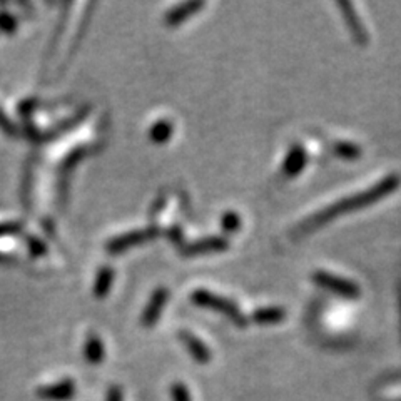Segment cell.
<instances>
[{"label":"cell","mask_w":401,"mask_h":401,"mask_svg":"<svg viewBox=\"0 0 401 401\" xmlns=\"http://www.w3.org/2000/svg\"><path fill=\"white\" fill-rule=\"evenodd\" d=\"M398 186H400L398 176L384 177L383 181L378 182V184L373 186L371 189L365 191V193L354 194V196H351V197H346V199H343L340 202H336V204L329 206V208H326L325 211L318 213L316 216H313L311 219H307L306 223L301 226V229H299V235H305V232H307V231H313V229L321 228L323 224L328 223V221H331V219H334V217L341 216V214L354 211V209L366 208V206L373 204V202L381 199V197L388 196V194L393 193V191L398 188Z\"/></svg>","instance_id":"6da1fadb"},{"label":"cell","mask_w":401,"mask_h":401,"mask_svg":"<svg viewBox=\"0 0 401 401\" xmlns=\"http://www.w3.org/2000/svg\"><path fill=\"white\" fill-rule=\"evenodd\" d=\"M193 301L199 306L209 307V310H214V311H219V313H223L226 314V316L231 318L236 325H239V326L246 325V319H244L243 314H241L239 307H237L232 301H229V299L221 298V296L209 293V291H206V290H196L193 293Z\"/></svg>","instance_id":"7a4b0ae2"},{"label":"cell","mask_w":401,"mask_h":401,"mask_svg":"<svg viewBox=\"0 0 401 401\" xmlns=\"http://www.w3.org/2000/svg\"><path fill=\"white\" fill-rule=\"evenodd\" d=\"M314 281L321 286H325L326 290L334 291V293L345 296V298H358L360 296V288L356 284L348 281V279L340 278V276H333L329 272L325 271H318L314 272Z\"/></svg>","instance_id":"3957f363"},{"label":"cell","mask_w":401,"mask_h":401,"mask_svg":"<svg viewBox=\"0 0 401 401\" xmlns=\"http://www.w3.org/2000/svg\"><path fill=\"white\" fill-rule=\"evenodd\" d=\"M158 236V229H142V231H131L126 235L114 237L111 243L107 244V249L111 252H120L124 249H129L132 246H138V244L146 243L147 239H153Z\"/></svg>","instance_id":"277c9868"},{"label":"cell","mask_w":401,"mask_h":401,"mask_svg":"<svg viewBox=\"0 0 401 401\" xmlns=\"http://www.w3.org/2000/svg\"><path fill=\"white\" fill-rule=\"evenodd\" d=\"M37 395L47 401H69L76 395V383L72 380H62L56 384L42 387L37 391Z\"/></svg>","instance_id":"5b68a950"},{"label":"cell","mask_w":401,"mask_h":401,"mask_svg":"<svg viewBox=\"0 0 401 401\" xmlns=\"http://www.w3.org/2000/svg\"><path fill=\"white\" fill-rule=\"evenodd\" d=\"M167 296H169V291L166 288H161V290H155L151 301L147 303L146 310L142 313V325L144 326H154L158 323L159 316L162 313V307H164Z\"/></svg>","instance_id":"8992f818"},{"label":"cell","mask_w":401,"mask_h":401,"mask_svg":"<svg viewBox=\"0 0 401 401\" xmlns=\"http://www.w3.org/2000/svg\"><path fill=\"white\" fill-rule=\"evenodd\" d=\"M226 248H228V241H224L223 237H208V239L196 241V243H191L188 246H182L181 252L184 256H197L211 251H223Z\"/></svg>","instance_id":"52a82bcc"},{"label":"cell","mask_w":401,"mask_h":401,"mask_svg":"<svg viewBox=\"0 0 401 401\" xmlns=\"http://www.w3.org/2000/svg\"><path fill=\"white\" fill-rule=\"evenodd\" d=\"M179 338H181V341L184 343L186 348H188V351L191 353V356H193L197 363L206 365L211 360V353H209L208 346H206L199 338L194 336L193 333H189V331H181V333H179Z\"/></svg>","instance_id":"ba28073f"},{"label":"cell","mask_w":401,"mask_h":401,"mask_svg":"<svg viewBox=\"0 0 401 401\" xmlns=\"http://www.w3.org/2000/svg\"><path fill=\"white\" fill-rule=\"evenodd\" d=\"M338 6H340V9L343 10V15H345L346 22H348V27L349 30H351L353 37L356 39L358 44H366L368 42V34H366L363 24H361L360 21H358L356 14H354L351 3L348 2H338Z\"/></svg>","instance_id":"9c48e42d"},{"label":"cell","mask_w":401,"mask_h":401,"mask_svg":"<svg viewBox=\"0 0 401 401\" xmlns=\"http://www.w3.org/2000/svg\"><path fill=\"white\" fill-rule=\"evenodd\" d=\"M204 7V3L202 2H186V3H181V6H177L176 9H171L169 14L166 15V22L169 25H177L181 24V22H184L186 19L191 17L194 12H197V10L202 9Z\"/></svg>","instance_id":"30bf717a"},{"label":"cell","mask_w":401,"mask_h":401,"mask_svg":"<svg viewBox=\"0 0 401 401\" xmlns=\"http://www.w3.org/2000/svg\"><path fill=\"white\" fill-rule=\"evenodd\" d=\"M305 164H306L305 149H303L301 146H293V149H291L290 154H288L286 161H284L283 173L286 174V176L293 177L303 169V167H305Z\"/></svg>","instance_id":"8fae6325"},{"label":"cell","mask_w":401,"mask_h":401,"mask_svg":"<svg viewBox=\"0 0 401 401\" xmlns=\"http://www.w3.org/2000/svg\"><path fill=\"white\" fill-rule=\"evenodd\" d=\"M84 354H85V360H87L91 365H99L100 361L104 360V345H102V341L96 336V334H91V336H89L87 343H85Z\"/></svg>","instance_id":"7c38bea8"},{"label":"cell","mask_w":401,"mask_h":401,"mask_svg":"<svg viewBox=\"0 0 401 401\" xmlns=\"http://www.w3.org/2000/svg\"><path fill=\"white\" fill-rule=\"evenodd\" d=\"M284 316H286V313L281 307H263V310L256 311L252 319L259 325H276V323H281Z\"/></svg>","instance_id":"4fadbf2b"},{"label":"cell","mask_w":401,"mask_h":401,"mask_svg":"<svg viewBox=\"0 0 401 401\" xmlns=\"http://www.w3.org/2000/svg\"><path fill=\"white\" fill-rule=\"evenodd\" d=\"M112 279H114V271H112L109 266L102 268V270L99 271L96 286H94V294L97 296V298H104V296L109 293V290H111V286H112Z\"/></svg>","instance_id":"5bb4252c"},{"label":"cell","mask_w":401,"mask_h":401,"mask_svg":"<svg viewBox=\"0 0 401 401\" xmlns=\"http://www.w3.org/2000/svg\"><path fill=\"white\" fill-rule=\"evenodd\" d=\"M171 134H173V124L169 120H159L151 129V139L158 144L166 142L171 138Z\"/></svg>","instance_id":"9a60e30c"},{"label":"cell","mask_w":401,"mask_h":401,"mask_svg":"<svg viewBox=\"0 0 401 401\" xmlns=\"http://www.w3.org/2000/svg\"><path fill=\"white\" fill-rule=\"evenodd\" d=\"M334 153L345 159H356L361 155V147H358L353 142H338L334 146Z\"/></svg>","instance_id":"2e32d148"},{"label":"cell","mask_w":401,"mask_h":401,"mask_svg":"<svg viewBox=\"0 0 401 401\" xmlns=\"http://www.w3.org/2000/svg\"><path fill=\"white\" fill-rule=\"evenodd\" d=\"M241 226V217L236 213L229 211L223 216V229L226 232H236Z\"/></svg>","instance_id":"e0dca14e"},{"label":"cell","mask_w":401,"mask_h":401,"mask_svg":"<svg viewBox=\"0 0 401 401\" xmlns=\"http://www.w3.org/2000/svg\"><path fill=\"white\" fill-rule=\"evenodd\" d=\"M171 396H173V401H191L189 389L182 383H174L171 387Z\"/></svg>","instance_id":"ac0fdd59"},{"label":"cell","mask_w":401,"mask_h":401,"mask_svg":"<svg viewBox=\"0 0 401 401\" xmlns=\"http://www.w3.org/2000/svg\"><path fill=\"white\" fill-rule=\"evenodd\" d=\"M15 25H17L15 17L9 14H0V29L6 30V32H14Z\"/></svg>","instance_id":"d6986e66"},{"label":"cell","mask_w":401,"mask_h":401,"mask_svg":"<svg viewBox=\"0 0 401 401\" xmlns=\"http://www.w3.org/2000/svg\"><path fill=\"white\" fill-rule=\"evenodd\" d=\"M0 127H2V129L6 131L9 136H15V132H17V131H15L14 124L10 122L9 118H7V116L3 114L2 111H0Z\"/></svg>","instance_id":"ffe728a7"},{"label":"cell","mask_w":401,"mask_h":401,"mask_svg":"<svg viewBox=\"0 0 401 401\" xmlns=\"http://www.w3.org/2000/svg\"><path fill=\"white\" fill-rule=\"evenodd\" d=\"M106 401H124V393L122 389L119 387H111L107 391V396H106Z\"/></svg>","instance_id":"44dd1931"},{"label":"cell","mask_w":401,"mask_h":401,"mask_svg":"<svg viewBox=\"0 0 401 401\" xmlns=\"http://www.w3.org/2000/svg\"><path fill=\"white\" fill-rule=\"evenodd\" d=\"M169 237H171V241H173V243L181 244L182 243V231H181V228H177V226H176V228L171 229Z\"/></svg>","instance_id":"7402d4cb"},{"label":"cell","mask_w":401,"mask_h":401,"mask_svg":"<svg viewBox=\"0 0 401 401\" xmlns=\"http://www.w3.org/2000/svg\"><path fill=\"white\" fill-rule=\"evenodd\" d=\"M19 228H21V224H2L0 226V235H9V232H17Z\"/></svg>","instance_id":"603a6c76"},{"label":"cell","mask_w":401,"mask_h":401,"mask_svg":"<svg viewBox=\"0 0 401 401\" xmlns=\"http://www.w3.org/2000/svg\"><path fill=\"white\" fill-rule=\"evenodd\" d=\"M30 248H32L34 254H39V252H44L45 251L44 244H42L41 241H37V239H30Z\"/></svg>","instance_id":"cb8c5ba5"}]
</instances>
